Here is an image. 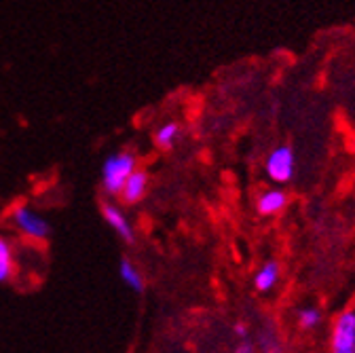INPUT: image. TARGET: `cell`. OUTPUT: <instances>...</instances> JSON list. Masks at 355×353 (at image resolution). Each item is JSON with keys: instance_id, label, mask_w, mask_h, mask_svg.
<instances>
[{"instance_id": "1", "label": "cell", "mask_w": 355, "mask_h": 353, "mask_svg": "<svg viewBox=\"0 0 355 353\" xmlns=\"http://www.w3.org/2000/svg\"><path fill=\"white\" fill-rule=\"evenodd\" d=\"M138 165V157L131 150H119L112 153L104 159L102 163V173H100V182H102V191L106 193L108 199H119L125 182L131 178V173L136 171Z\"/></svg>"}, {"instance_id": "2", "label": "cell", "mask_w": 355, "mask_h": 353, "mask_svg": "<svg viewBox=\"0 0 355 353\" xmlns=\"http://www.w3.org/2000/svg\"><path fill=\"white\" fill-rule=\"evenodd\" d=\"M9 220H11L13 229L21 237H26L28 241H32V243H44V241H49L51 231H53L51 225H49V220L44 218L42 214H38L28 203H15L11 207Z\"/></svg>"}, {"instance_id": "3", "label": "cell", "mask_w": 355, "mask_h": 353, "mask_svg": "<svg viewBox=\"0 0 355 353\" xmlns=\"http://www.w3.org/2000/svg\"><path fill=\"white\" fill-rule=\"evenodd\" d=\"M264 173L273 184H288L296 175V153L292 146L282 144L273 148L264 161Z\"/></svg>"}, {"instance_id": "4", "label": "cell", "mask_w": 355, "mask_h": 353, "mask_svg": "<svg viewBox=\"0 0 355 353\" xmlns=\"http://www.w3.org/2000/svg\"><path fill=\"white\" fill-rule=\"evenodd\" d=\"M330 353H355V309H343L330 330Z\"/></svg>"}, {"instance_id": "5", "label": "cell", "mask_w": 355, "mask_h": 353, "mask_svg": "<svg viewBox=\"0 0 355 353\" xmlns=\"http://www.w3.org/2000/svg\"><path fill=\"white\" fill-rule=\"evenodd\" d=\"M100 214L104 218V223L119 235L121 241L125 243H136V231H133V225L129 223V218L123 209L121 203H114V201H104L100 205Z\"/></svg>"}, {"instance_id": "6", "label": "cell", "mask_w": 355, "mask_h": 353, "mask_svg": "<svg viewBox=\"0 0 355 353\" xmlns=\"http://www.w3.org/2000/svg\"><path fill=\"white\" fill-rule=\"evenodd\" d=\"M148 189H150V175L146 169L138 167L131 173V178L125 182V187L119 195L121 205H138L146 197Z\"/></svg>"}, {"instance_id": "7", "label": "cell", "mask_w": 355, "mask_h": 353, "mask_svg": "<svg viewBox=\"0 0 355 353\" xmlns=\"http://www.w3.org/2000/svg\"><path fill=\"white\" fill-rule=\"evenodd\" d=\"M290 203V195L282 187H269L256 197V212L260 216H277Z\"/></svg>"}, {"instance_id": "8", "label": "cell", "mask_w": 355, "mask_h": 353, "mask_svg": "<svg viewBox=\"0 0 355 353\" xmlns=\"http://www.w3.org/2000/svg\"><path fill=\"white\" fill-rule=\"evenodd\" d=\"M282 279V267L277 260H266L262 267L254 273V288L260 294H269L277 288Z\"/></svg>"}, {"instance_id": "9", "label": "cell", "mask_w": 355, "mask_h": 353, "mask_svg": "<svg viewBox=\"0 0 355 353\" xmlns=\"http://www.w3.org/2000/svg\"><path fill=\"white\" fill-rule=\"evenodd\" d=\"M256 349L258 353H284V341L273 322H264L256 332Z\"/></svg>"}, {"instance_id": "10", "label": "cell", "mask_w": 355, "mask_h": 353, "mask_svg": "<svg viewBox=\"0 0 355 353\" xmlns=\"http://www.w3.org/2000/svg\"><path fill=\"white\" fill-rule=\"evenodd\" d=\"M17 275V260L13 241L0 233V284H11Z\"/></svg>"}, {"instance_id": "11", "label": "cell", "mask_w": 355, "mask_h": 353, "mask_svg": "<svg viewBox=\"0 0 355 353\" xmlns=\"http://www.w3.org/2000/svg\"><path fill=\"white\" fill-rule=\"evenodd\" d=\"M180 138H182V127H180V123H178V121H167V123H163V125H159L155 129L153 142H155V146L159 150L169 153V150L175 148L178 142H180Z\"/></svg>"}, {"instance_id": "12", "label": "cell", "mask_w": 355, "mask_h": 353, "mask_svg": "<svg viewBox=\"0 0 355 353\" xmlns=\"http://www.w3.org/2000/svg\"><path fill=\"white\" fill-rule=\"evenodd\" d=\"M119 277H121V282L129 290H133V292H144V286H146L144 275H142V271L138 269V264L133 262V260L121 258V262H119Z\"/></svg>"}, {"instance_id": "13", "label": "cell", "mask_w": 355, "mask_h": 353, "mask_svg": "<svg viewBox=\"0 0 355 353\" xmlns=\"http://www.w3.org/2000/svg\"><path fill=\"white\" fill-rule=\"evenodd\" d=\"M324 322V311L318 307V304H304L298 309V313H296V324L300 330L304 332H313L322 326Z\"/></svg>"}, {"instance_id": "14", "label": "cell", "mask_w": 355, "mask_h": 353, "mask_svg": "<svg viewBox=\"0 0 355 353\" xmlns=\"http://www.w3.org/2000/svg\"><path fill=\"white\" fill-rule=\"evenodd\" d=\"M235 353H258L256 343L252 341V336H248V338H239V341H237V345H235Z\"/></svg>"}, {"instance_id": "15", "label": "cell", "mask_w": 355, "mask_h": 353, "mask_svg": "<svg viewBox=\"0 0 355 353\" xmlns=\"http://www.w3.org/2000/svg\"><path fill=\"white\" fill-rule=\"evenodd\" d=\"M233 332L237 334V338H248V336H252L250 326H248L245 322H237V324H235V328H233Z\"/></svg>"}]
</instances>
